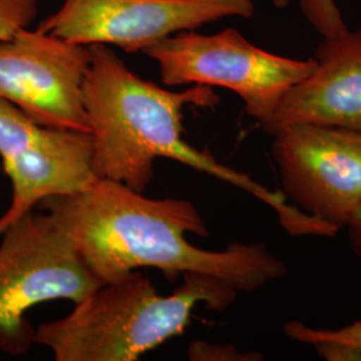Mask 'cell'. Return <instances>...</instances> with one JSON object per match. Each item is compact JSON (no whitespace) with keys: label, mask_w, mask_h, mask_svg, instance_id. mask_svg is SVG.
I'll list each match as a JSON object with an SVG mask.
<instances>
[{"label":"cell","mask_w":361,"mask_h":361,"mask_svg":"<svg viewBox=\"0 0 361 361\" xmlns=\"http://www.w3.org/2000/svg\"><path fill=\"white\" fill-rule=\"evenodd\" d=\"M40 205L102 284L155 268L170 279L183 273L213 276L238 293H253L288 273L284 261L264 244L234 243L222 250L194 246L186 234L207 237L209 229L188 200H153L98 178L83 192L50 197Z\"/></svg>","instance_id":"6da1fadb"},{"label":"cell","mask_w":361,"mask_h":361,"mask_svg":"<svg viewBox=\"0 0 361 361\" xmlns=\"http://www.w3.org/2000/svg\"><path fill=\"white\" fill-rule=\"evenodd\" d=\"M89 47L83 104L90 125L92 168L98 178L145 193L154 177L155 159L169 158L267 204L285 232L293 237H334L326 225L292 205L283 192H273L183 140V109L216 107L219 98L213 87L162 89L133 73L109 46Z\"/></svg>","instance_id":"7a4b0ae2"},{"label":"cell","mask_w":361,"mask_h":361,"mask_svg":"<svg viewBox=\"0 0 361 361\" xmlns=\"http://www.w3.org/2000/svg\"><path fill=\"white\" fill-rule=\"evenodd\" d=\"M182 280L169 296L138 271L102 284L63 319L42 324L34 343L56 361H135L182 335L198 304L224 312L238 295L213 276L183 273Z\"/></svg>","instance_id":"3957f363"},{"label":"cell","mask_w":361,"mask_h":361,"mask_svg":"<svg viewBox=\"0 0 361 361\" xmlns=\"http://www.w3.org/2000/svg\"><path fill=\"white\" fill-rule=\"evenodd\" d=\"M143 52L158 63L166 86L201 85L233 91L262 130L288 91L314 70L312 56L296 59L267 51L232 27L209 35L183 31Z\"/></svg>","instance_id":"277c9868"},{"label":"cell","mask_w":361,"mask_h":361,"mask_svg":"<svg viewBox=\"0 0 361 361\" xmlns=\"http://www.w3.org/2000/svg\"><path fill=\"white\" fill-rule=\"evenodd\" d=\"M0 237V348L19 356L34 344L28 310L54 300L75 305L102 283L47 212H28Z\"/></svg>","instance_id":"5b68a950"},{"label":"cell","mask_w":361,"mask_h":361,"mask_svg":"<svg viewBox=\"0 0 361 361\" xmlns=\"http://www.w3.org/2000/svg\"><path fill=\"white\" fill-rule=\"evenodd\" d=\"M271 155L292 205L337 234L361 207V131L292 123L271 131Z\"/></svg>","instance_id":"8992f818"},{"label":"cell","mask_w":361,"mask_h":361,"mask_svg":"<svg viewBox=\"0 0 361 361\" xmlns=\"http://www.w3.org/2000/svg\"><path fill=\"white\" fill-rule=\"evenodd\" d=\"M253 0H65L38 30L82 46L146 49L225 18H250Z\"/></svg>","instance_id":"52a82bcc"},{"label":"cell","mask_w":361,"mask_h":361,"mask_svg":"<svg viewBox=\"0 0 361 361\" xmlns=\"http://www.w3.org/2000/svg\"><path fill=\"white\" fill-rule=\"evenodd\" d=\"M0 159L13 188L0 235L44 200L83 192L98 180L90 133L43 126L1 98Z\"/></svg>","instance_id":"ba28073f"},{"label":"cell","mask_w":361,"mask_h":361,"mask_svg":"<svg viewBox=\"0 0 361 361\" xmlns=\"http://www.w3.org/2000/svg\"><path fill=\"white\" fill-rule=\"evenodd\" d=\"M90 47L30 28L0 40V98L38 123L90 133L83 83Z\"/></svg>","instance_id":"9c48e42d"},{"label":"cell","mask_w":361,"mask_h":361,"mask_svg":"<svg viewBox=\"0 0 361 361\" xmlns=\"http://www.w3.org/2000/svg\"><path fill=\"white\" fill-rule=\"evenodd\" d=\"M312 58L314 70L288 91L267 134L292 123L361 131V26L322 37Z\"/></svg>","instance_id":"30bf717a"},{"label":"cell","mask_w":361,"mask_h":361,"mask_svg":"<svg viewBox=\"0 0 361 361\" xmlns=\"http://www.w3.org/2000/svg\"><path fill=\"white\" fill-rule=\"evenodd\" d=\"M284 334L288 338L305 345H310L314 340L324 338L341 341L361 350V320L336 329L313 328L298 320H293L284 324Z\"/></svg>","instance_id":"8fae6325"},{"label":"cell","mask_w":361,"mask_h":361,"mask_svg":"<svg viewBox=\"0 0 361 361\" xmlns=\"http://www.w3.org/2000/svg\"><path fill=\"white\" fill-rule=\"evenodd\" d=\"M300 11L314 31L322 35H335L348 26L336 0H297Z\"/></svg>","instance_id":"7c38bea8"},{"label":"cell","mask_w":361,"mask_h":361,"mask_svg":"<svg viewBox=\"0 0 361 361\" xmlns=\"http://www.w3.org/2000/svg\"><path fill=\"white\" fill-rule=\"evenodd\" d=\"M40 0H0V40L30 28L37 19Z\"/></svg>","instance_id":"4fadbf2b"},{"label":"cell","mask_w":361,"mask_h":361,"mask_svg":"<svg viewBox=\"0 0 361 361\" xmlns=\"http://www.w3.org/2000/svg\"><path fill=\"white\" fill-rule=\"evenodd\" d=\"M189 359L192 360L256 361L262 360L261 353H241L233 345L207 344L204 341L193 343L189 349Z\"/></svg>","instance_id":"5bb4252c"},{"label":"cell","mask_w":361,"mask_h":361,"mask_svg":"<svg viewBox=\"0 0 361 361\" xmlns=\"http://www.w3.org/2000/svg\"><path fill=\"white\" fill-rule=\"evenodd\" d=\"M310 347L326 361H361V350L336 340H314Z\"/></svg>","instance_id":"9a60e30c"},{"label":"cell","mask_w":361,"mask_h":361,"mask_svg":"<svg viewBox=\"0 0 361 361\" xmlns=\"http://www.w3.org/2000/svg\"><path fill=\"white\" fill-rule=\"evenodd\" d=\"M345 229L348 231L349 244L352 250L361 259V207L353 213Z\"/></svg>","instance_id":"2e32d148"},{"label":"cell","mask_w":361,"mask_h":361,"mask_svg":"<svg viewBox=\"0 0 361 361\" xmlns=\"http://www.w3.org/2000/svg\"><path fill=\"white\" fill-rule=\"evenodd\" d=\"M271 4L276 7V8H279V10H284L288 6H289V3H290V0H271Z\"/></svg>","instance_id":"e0dca14e"}]
</instances>
